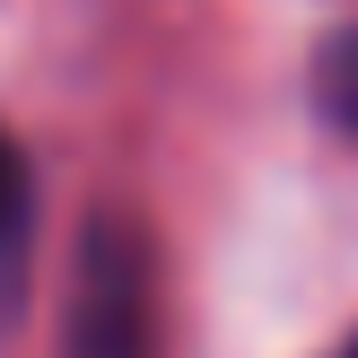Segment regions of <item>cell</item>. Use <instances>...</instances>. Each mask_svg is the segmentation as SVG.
<instances>
[{
    "mask_svg": "<svg viewBox=\"0 0 358 358\" xmlns=\"http://www.w3.org/2000/svg\"><path fill=\"white\" fill-rule=\"evenodd\" d=\"M315 105H324L341 131H358V35H332L324 62H315Z\"/></svg>",
    "mask_w": 358,
    "mask_h": 358,
    "instance_id": "cell-2",
    "label": "cell"
},
{
    "mask_svg": "<svg viewBox=\"0 0 358 358\" xmlns=\"http://www.w3.org/2000/svg\"><path fill=\"white\" fill-rule=\"evenodd\" d=\"M17 236H27V157H17V140L0 131V262L17 254Z\"/></svg>",
    "mask_w": 358,
    "mask_h": 358,
    "instance_id": "cell-3",
    "label": "cell"
},
{
    "mask_svg": "<svg viewBox=\"0 0 358 358\" xmlns=\"http://www.w3.org/2000/svg\"><path fill=\"white\" fill-rule=\"evenodd\" d=\"M341 358H358V341H350V350H341Z\"/></svg>",
    "mask_w": 358,
    "mask_h": 358,
    "instance_id": "cell-4",
    "label": "cell"
},
{
    "mask_svg": "<svg viewBox=\"0 0 358 358\" xmlns=\"http://www.w3.org/2000/svg\"><path fill=\"white\" fill-rule=\"evenodd\" d=\"M62 358H157V280H149L140 227H122V219L87 227Z\"/></svg>",
    "mask_w": 358,
    "mask_h": 358,
    "instance_id": "cell-1",
    "label": "cell"
}]
</instances>
